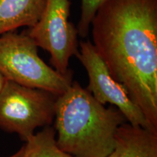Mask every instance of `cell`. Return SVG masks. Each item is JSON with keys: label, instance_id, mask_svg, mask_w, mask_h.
<instances>
[{"label": "cell", "instance_id": "cell-4", "mask_svg": "<svg viewBox=\"0 0 157 157\" xmlns=\"http://www.w3.org/2000/svg\"><path fill=\"white\" fill-rule=\"evenodd\" d=\"M58 96L6 80L0 93V129L27 141L39 127L54 121Z\"/></svg>", "mask_w": 157, "mask_h": 157}, {"label": "cell", "instance_id": "cell-10", "mask_svg": "<svg viewBox=\"0 0 157 157\" xmlns=\"http://www.w3.org/2000/svg\"><path fill=\"white\" fill-rule=\"evenodd\" d=\"M106 0H82V14L78 21V35L85 38L89 34L90 25L99 7Z\"/></svg>", "mask_w": 157, "mask_h": 157}, {"label": "cell", "instance_id": "cell-3", "mask_svg": "<svg viewBox=\"0 0 157 157\" xmlns=\"http://www.w3.org/2000/svg\"><path fill=\"white\" fill-rule=\"evenodd\" d=\"M26 30L0 35V72L9 81L59 96L73 82V73L63 75L45 63Z\"/></svg>", "mask_w": 157, "mask_h": 157}, {"label": "cell", "instance_id": "cell-12", "mask_svg": "<svg viewBox=\"0 0 157 157\" xmlns=\"http://www.w3.org/2000/svg\"><path fill=\"white\" fill-rule=\"evenodd\" d=\"M6 80L7 79H6L5 76H4L2 74L1 72H0V93H1L2 90L4 85H5Z\"/></svg>", "mask_w": 157, "mask_h": 157}, {"label": "cell", "instance_id": "cell-1", "mask_svg": "<svg viewBox=\"0 0 157 157\" xmlns=\"http://www.w3.org/2000/svg\"><path fill=\"white\" fill-rule=\"evenodd\" d=\"M91 25L111 76L157 131V0H106Z\"/></svg>", "mask_w": 157, "mask_h": 157}, {"label": "cell", "instance_id": "cell-5", "mask_svg": "<svg viewBox=\"0 0 157 157\" xmlns=\"http://www.w3.org/2000/svg\"><path fill=\"white\" fill-rule=\"evenodd\" d=\"M70 5V0H46L40 18L26 30L37 47L49 52L50 64L63 75L73 73L69 60L78 52L77 29L68 21Z\"/></svg>", "mask_w": 157, "mask_h": 157}, {"label": "cell", "instance_id": "cell-7", "mask_svg": "<svg viewBox=\"0 0 157 157\" xmlns=\"http://www.w3.org/2000/svg\"><path fill=\"white\" fill-rule=\"evenodd\" d=\"M107 157H157V132L123 123L117 132L114 148Z\"/></svg>", "mask_w": 157, "mask_h": 157}, {"label": "cell", "instance_id": "cell-11", "mask_svg": "<svg viewBox=\"0 0 157 157\" xmlns=\"http://www.w3.org/2000/svg\"><path fill=\"white\" fill-rule=\"evenodd\" d=\"M23 151H24V148H23V146H22L16 153H15L14 154H13L12 156L8 157H22L23 154Z\"/></svg>", "mask_w": 157, "mask_h": 157}, {"label": "cell", "instance_id": "cell-6", "mask_svg": "<svg viewBox=\"0 0 157 157\" xmlns=\"http://www.w3.org/2000/svg\"><path fill=\"white\" fill-rule=\"evenodd\" d=\"M80 50L76 57L85 68L89 78L86 88L102 105L107 103L117 108L127 121L134 126L154 130L149 124L140 109L130 99L124 87L113 78L93 43L80 41Z\"/></svg>", "mask_w": 157, "mask_h": 157}, {"label": "cell", "instance_id": "cell-9", "mask_svg": "<svg viewBox=\"0 0 157 157\" xmlns=\"http://www.w3.org/2000/svg\"><path fill=\"white\" fill-rule=\"evenodd\" d=\"M56 133L52 126L45 127L40 132L34 133L25 141L22 157H75L59 148Z\"/></svg>", "mask_w": 157, "mask_h": 157}, {"label": "cell", "instance_id": "cell-2", "mask_svg": "<svg viewBox=\"0 0 157 157\" xmlns=\"http://www.w3.org/2000/svg\"><path fill=\"white\" fill-rule=\"evenodd\" d=\"M126 121L117 108L102 105L76 81L57 98V144L75 157H107L115 147L118 129Z\"/></svg>", "mask_w": 157, "mask_h": 157}, {"label": "cell", "instance_id": "cell-8", "mask_svg": "<svg viewBox=\"0 0 157 157\" xmlns=\"http://www.w3.org/2000/svg\"><path fill=\"white\" fill-rule=\"evenodd\" d=\"M45 3L46 0H0V35L20 27L34 26Z\"/></svg>", "mask_w": 157, "mask_h": 157}]
</instances>
